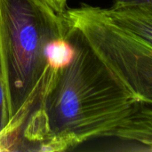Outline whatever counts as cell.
I'll use <instances>...</instances> for the list:
<instances>
[{
	"instance_id": "5b68a950",
	"label": "cell",
	"mask_w": 152,
	"mask_h": 152,
	"mask_svg": "<svg viewBox=\"0 0 152 152\" xmlns=\"http://www.w3.org/2000/svg\"><path fill=\"white\" fill-rule=\"evenodd\" d=\"M75 53V47L67 37L52 40L46 51L49 68L51 70H58L67 67L74 59Z\"/></svg>"
},
{
	"instance_id": "7a4b0ae2",
	"label": "cell",
	"mask_w": 152,
	"mask_h": 152,
	"mask_svg": "<svg viewBox=\"0 0 152 152\" xmlns=\"http://www.w3.org/2000/svg\"><path fill=\"white\" fill-rule=\"evenodd\" d=\"M67 30L63 15L44 0H0V74L8 114L0 151H14L52 71L47 46Z\"/></svg>"
},
{
	"instance_id": "277c9868",
	"label": "cell",
	"mask_w": 152,
	"mask_h": 152,
	"mask_svg": "<svg viewBox=\"0 0 152 152\" xmlns=\"http://www.w3.org/2000/svg\"><path fill=\"white\" fill-rule=\"evenodd\" d=\"M105 9L118 25L152 45V7L144 4H122Z\"/></svg>"
},
{
	"instance_id": "8992f818",
	"label": "cell",
	"mask_w": 152,
	"mask_h": 152,
	"mask_svg": "<svg viewBox=\"0 0 152 152\" xmlns=\"http://www.w3.org/2000/svg\"><path fill=\"white\" fill-rule=\"evenodd\" d=\"M44 1L56 12L62 14L67 9V3L69 0H44Z\"/></svg>"
},
{
	"instance_id": "3957f363",
	"label": "cell",
	"mask_w": 152,
	"mask_h": 152,
	"mask_svg": "<svg viewBox=\"0 0 152 152\" xmlns=\"http://www.w3.org/2000/svg\"><path fill=\"white\" fill-rule=\"evenodd\" d=\"M63 18L77 31L109 73L137 102L126 142L152 151V45L118 25L106 9L87 4L68 8Z\"/></svg>"
},
{
	"instance_id": "52a82bcc",
	"label": "cell",
	"mask_w": 152,
	"mask_h": 152,
	"mask_svg": "<svg viewBox=\"0 0 152 152\" xmlns=\"http://www.w3.org/2000/svg\"><path fill=\"white\" fill-rule=\"evenodd\" d=\"M122 4H144L152 7V0H114L112 5Z\"/></svg>"
},
{
	"instance_id": "6da1fadb",
	"label": "cell",
	"mask_w": 152,
	"mask_h": 152,
	"mask_svg": "<svg viewBox=\"0 0 152 152\" xmlns=\"http://www.w3.org/2000/svg\"><path fill=\"white\" fill-rule=\"evenodd\" d=\"M68 26V25H67ZM76 53L52 70L24 123L14 151H66L95 138L123 141L133 126L137 102L109 73L81 35L68 27Z\"/></svg>"
}]
</instances>
